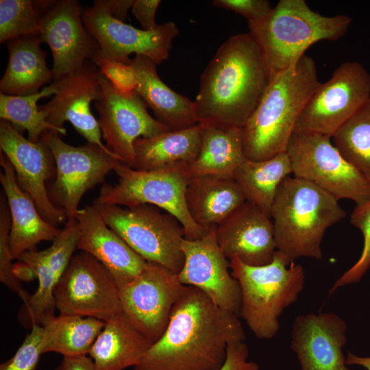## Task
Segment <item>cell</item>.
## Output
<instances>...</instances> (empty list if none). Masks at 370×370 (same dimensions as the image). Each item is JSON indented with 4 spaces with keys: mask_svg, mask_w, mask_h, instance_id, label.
Segmentation results:
<instances>
[{
    "mask_svg": "<svg viewBox=\"0 0 370 370\" xmlns=\"http://www.w3.org/2000/svg\"><path fill=\"white\" fill-rule=\"evenodd\" d=\"M152 345L122 312L108 321L88 353L95 370L136 367Z\"/></svg>",
    "mask_w": 370,
    "mask_h": 370,
    "instance_id": "obj_29",
    "label": "cell"
},
{
    "mask_svg": "<svg viewBox=\"0 0 370 370\" xmlns=\"http://www.w3.org/2000/svg\"><path fill=\"white\" fill-rule=\"evenodd\" d=\"M130 63L136 73V92L151 109L158 121L172 130L187 128L199 123L194 101L164 84L153 61L146 56L135 55Z\"/></svg>",
    "mask_w": 370,
    "mask_h": 370,
    "instance_id": "obj_24",
    "label": "cell"
},
{
    "mask_svg": "<svg viewBox=\"0 0 370 370\" xmlns=\"http://www.w3.org/2000/svg\"><path fill=\"white\" fill-rule=\"evenodd\" d=\"M245 340L239 316L184 285L164 332L134 370H219L229 343Z\"/></svg>",
    "mask_w": 370,
    "mask_h": 370,
    "instance_id": "obj_1",
    "label": "cell"
},
{
    "mask_svg": "<svg viewBox=\"0 0 370 370\" xmlns=\"http://www.w3.org/2000/svg\"><path fill=\"white\" fill-rule=\"evenodd\" d=\"M57 84L53 81L40 92L29 95L14 96L0 92V118L10 123L17 131L28 133V139L38 141L42 134L51 130L62 135L61 132L47 120L46 114L39 109L37 102L42 98L53 95Z\"/></svg>",
    "mask_w": 370,
    "mask_h": 370,
    "instance_id": "obj_32",
    "label": "cell"
},
{
    "mask_svg": "<svg viewBox=\"0 0 370 370\" xmlns=\"http://www.w3.org/2000/svg\"><path fill=\"white\" fill-rule=\"evenodd\" d=\"M271 80L264 56L249 33L231 36L200 77L194 101L200 122L243 127Z\"/></svg>",
    "mask_w": 370,
    "mask_h": 370,
    "instance_id": "obj_2",
    "label": "cell"
},
{
    "mask_svg": "<svg viewBox=\"0 0 370 370\" xmlns=\"http://www.w3.org/2000/svg\"><path fill=\"white\" fill-rule=\"evenodd\" d=\"M92 204L106 224L147 262L159 264L177 274L181 271L185 232L174 216L149 204L130 208Z\"/></svg>",
    "mask_w": 370,
    "mask_h": 370,
    "instance_id": "obj_7",
    "label": "cell"
},
{
    "mask_svg": "<svg viewBox=\"0 0 370 370\" xmlns=\"http://www.w3.org/2000/svg\"><path fill=\"white\" fill-rule=\"evenodd\" d=\"M38 34L29 35L8 42V62L0 80L1 93L23 96L35 94L53 80L52 69L47 64V53Z\"/></svg>",
    "mask_w": 370,
    "mask_h": 370,
    "instance_id": "obj_27",
    "label": "cell"
},
{
    "mask_svg": "<svg viewBox=\"0 0 370 370\" xmlns=\"http://www.w3.org/2000/svg\"><path fill=\"white\" fill-rule=\"evenodd\" d=\"M370 99V74L358 62H345L317 87L294 132L332 137Z\"/></svg>",
    "mask_w": 370,
    "mask_h": 370,
    "instance_id": "obj_11",
    "label": "cell"
},
{
    "mask_svg": "<svg viewBox=\"0 0 370 370\" xmlns=\"http://www.w3.org/2000/svg\"><path fill=\"white\" fill-rule=\"evenodd\" d=\"M286 153L294 177L312 183L338 201L348 199L358 204L370 197V182L342 156L330 137L294 132Z\"/></svg>",
    "mask_w": 370,
    "mask_h": 370,
    "instance_id": "obj_9",
    "label": "cell"
},
{
    "mask_svg": "<svg viewBox=\"0 0 370 370\" xmlns=\"http://www.w3.org/2000/svg\"><path fill=\"white\" fill-rule=\"evenodd\" d=\"M352 22L346 15L326 16L314 12L304 0H280L266 18L248 23V27L271 79L295 64L313 44L343 37Z\"/></svg>",
    "mask_w": 370,
    "mask_h": 370,
    "instance_id": "obj_5",
    "label": "cell"
},
{
    "mask_svg": "<svg viewBox=\"0 0 370 370\" xmlns=\"http://www.w3.org/2000/svg\"><path fill=\"white\" fill-rule=\"evenodd\" d=\"M212 4L238 13L246 18L248 23L266 18L273 10L267 0H214Z\"/></svg>",
    "mask_w": 370,
    "mask_h": 370,
    "instance_id": "obj_41",
    "label": "cell"
},
{
    "mask_svg": "<svg viewBox=\"0 0 370 370\" xmlns=\"http://www.w3.org/2000/svg\"><path fill=\"white\" fill-rule=\"evenodd\" d=\"M40 13L31 0L0 1V42L38 34Z\"/></svg>",
    "mask_w": 370,
    "mask_h": 370,
    "instance_id": "obj_35",
    "label": "cell"
},
{
    "mask_svg": "<svg viewBox=\"0 0 370 370\" xmlns=\"http://www.w3.org/2000/svg\"><path fill=\"white\" fill-rule=\"evenodd\" d=\"M1 151L10 162L20 187L33 199L41 216L56 227L67 220L65 211L51 201L47 182L56 177V164L47 143L25 138L10 123L0 121Z\"/></svg>",
    "mask_w": 370,
    "mask_h": 370,
    "instance_id": "obj_17",
    "label": "cell"
},
{
    "mask_svg": "<svg viewBox=\"0 0 370 370\" xmlns=\"http://www.w3.org/2000/svg\"><path fill=\"white\" fill-rule=\"evenodd\" d=\"M346 216L333 196L306 180L286 177L271 210L277 251L289 262L300 257L317 260L326 230Z\"/></svg>",
    "mask_w": 370,
    "mask_h": 370,
    "instance_id": "obj_4",
    "label": "cell"
},
{
    "mask_svg": "<svg viewBox=\"0 0 370 370\" xmlns=\"http://www.w3.org/2000/svg\"><path fill=\"white\" fill-rule=\"evenodd\" d=\"M11 227V217L5 194L0 196V281L11 291L18 293L25 301L29 295L23 290L18 280L14 273V259L9 245V235Z\"/></svg>",
    "mask_w": 370,
    "mask_h": 370,
    "instance_id": "obj_37",
    "label": "cell"
},
{
    "mask_svg": "<svg viewBox=\"0 0 370 370\" xmlns=\"http://www.w3.org/2000/svg\"><path fill=\"white\" fill-rule=\"evenodd\" d=\"M73 217L77 222V249L99 261L118 286L142 272L147 261L106 224L93 204L79 208Z\"/></svg>",
    "mask_w": 370,
    "mask_h": 370,
    "instance_id": "obj_22",
    "label": "cell"
},
{
    "mask_svg": "<svg viewBox=\"0 0 370 370\" xmlns=\"http://www.w3.org/2000/svg\"><path fill=\"white\" fill-rule=\"evenodd\" d=\"M91 61L97 66L100 74L120 92L127 95L136 92V73L130 62L125 63L99 55H95Z\"/></svg>",
    "mask_w": 370,
    "mask_h": 370,
    "instance_id": "obj_40",
    "label": "cell"
},
{
    "mask_svg": "<svg viewBox=\"0 0 370 370\" xmlns=\"http://www.w3.org/2000/svg\"><path fill=\"white\" fill-rule=\"evenodd\" d=\"M292 172L286 152L271 158L254 161L245 159L234 173L246 201L259 207L271 217V207L282 181Z\"/></svg>",
    "mask_w": 370,
    "mask_h": 370,
    "instance_id": "obj_30",
    "label": "cell"
},
{
    "mask_svg": "<svg viewBox=\"0 0 370 370\" xmlns=\"http://www.w3.org/2000/svg\"><path fill=\"white\" fill-rule=\"evenodd\" d=\"M185 199L190 217L205 230L217 225L246 201L241 187L232 177L217 175L190 177Z\"/></svg>",
    "mask_w": 370,
    "mask_h": 370,
    "instance_id": "obj_26",
    "label": "cell"
},
{
    "mask_svg": "<svg viewBox=\"0 0 370 370\" xmlns=\"http://www.w3.org/2000/svg\"><path fill=\"white\" fill-rule=\"evenodd\" d=\"M271 217L246 201L216 225L217 241L230 260L251 266L270 263L277 251Z\"/></svg>",
    "mask_w": 370,
    "mask_h": 370,
    "instance_id": "obj_20",
    "label": "cell"
},
{
    "mask_svg": "<svg viewBox=\"0 0 370 370\" xmlns=\"http://www.w3.org/2000/svg\"><path fill=\"white\" fill-rule=\"evenodd\" d=\"M347 325L332 312L308 313L295 319L291 348L301 370H352L347 367L343 347Z\"/></svg>",
    "mask_w": 370,
    "mask_h": 370,
    "instance_id": "obj_21",
    "label": "cell"
},
{
    "mask_svg": "<svg viewBox=\"0 0 370 370\" xmlns=\"http://www.w3.org/2000/svg\"><path fill=\"white\" fill-rule=\"evenodd\" d=\"M41 138L51 151L56 169L54 180L47 186L48 195L56 207L65 211L67 217L79 210L84 195L103 183L106 176L122 162L112 152L95 144H67L51 130L45 132Z\"/></svg>",
    "mask_w": 370,
    "mask_h": 370,
    "instance_id": "obj_10",
    "label": "cell"
},
{
    "mask_svg": "<svg viewBox=\"0 0 370 370\" xmlns=\"http://www.w3.org/2000/svg\"><path fill=\"white\" fill-rule=\"evenodd\" d=\"M40 13L38 36L52 53L53 80L71 74L92 60L99 50L86 29L84 8L75 0L37 1Z\"/></svg>",
    "mask_w": 370,
    "mask_h": 370,
    "instance_id": "obj_16",
    "label": "cell"
},
{
    "mask_svg": "<svg viewBox=\"0 0 370 370\" xmlns=\"http://www.w3.org/2000/svg\"><path fill=\"white\" fill-rule=\"evenodd\" d=\"M42 325L33 324L13 356L1 364L0 370H34L42 354Z\"/></svg>",
    "mask_w": 370,
    "mask_h": 370,
    "instance_id": "obj_39",
    "label": "cell"
},
{
    "mask_svg": "<svg viewBox=\"0 0 370 370\" xmlns=\"http://www.w3.org/2000/svg\"><path fill=\"white\" fill-rule=\"evenodd\" d=\"M215 228L210 227L198 239L182 241L184 263L177 276L183 285L199 288L219 307L239 316L241 288L217 241Z\"/></svg>",
    "mask_w": 370,
    "mask_h": 370,
    "instance_id": "obj_18",
    "label": "cell"
},
{
    "mask_svg": "<svg viewBox=\"0 0 370 370\" xmlns=\"http://www.w3.org/2000/svg\"><path fill=\"white\" fill-rule=\"evenodd\" d=\"M346 364L361 366L367 370H370V356H359L348 351L346 357Z\"/></svg>",
    "mask_w": 370,
    "mask_h": 370,
    "instance_id": "obj_46",
    "label": "cell"
},
{
    "mask_svg": "<svg viewBox=\"0 0 370 370\" xmlns=\"http://www.w3.org/2000/svg\"><path fill=\"white\" fill-rule=\"evenodd\" d=\"M103 1L110 15L124 23L128 11L134 3V0H103Z\"/></svg>",
    "mask_w": 370,
    "mask_h": 370,
    "instance_id": "obj_45",
    "label": "cell"
},
{
    "mask_svg": "<svg viewBox=\"0 0 370 370\" xmlns=\"http://www.w3.org/2000/svg\"><path fill=\"white\" fill-rule=\"evenodd\" d=\"M114 171L117 183L103 184L94 203L126 208L140 204L158 207L180 222L188 240L198 239L207 231L193 221L188 211L185 193L190 178L186 171H140L123 162Z\"/></svg>",
    "mask_w": 370,
    "mask_h": 370,
    "instance_id": "obj_8",
    "label": "cell"
},
{
    "mask_svg": "<svg viewBox=\"0 0 370 370\" xmlns=\"http://www.w3.org/2000/svg\"><path fill=\"white\" fill-rule=\"evenodd\" d=\"M319 84L315 62L306 54L270 80L243 127L247 159L261 161L286 152L297 120Z\"/></svg>",
    "mask_w": 370,
    "mask_h": 370,
    "instance_id": "obj_3",
    "label": "cell"
},
{
    "mask_svg": "<svg viewBox=\"0 0 370 370\" xmlns=\"http://www.w3.org/2000/svg\"><path fill=\"white\" fill-rule=\"evenodd\" d=\"M27 264L38 279L36 292L24 301V318L21 319L31 327L33 324L42 325L54 317L56 308L54 290L57 284L56 278L48 263L45 250L29 251L17 258Z\"/></svg>",
    "mask_w": 370,
    "mask_h": 370,
    "instance_id": "obj_34",
    "label": "cell"
},
{
    "mask_svg": "<svg viewBox=\"0 0 370 370\" xmlns=\"http://www.w3.org/2000/svg\"><path fill=\"white\" fill-rule=\"evenodd\" d=\"M231 273L241 292V317L259 338L271 339L280 330L278 318L295 302L303 290V267L276 251L273 260L251 266L237 258L229 260Z\"/></svg>",
    "mask_w": 370,
    "mask_h": 370,
    "instance_id": "obj_6",
    "label": "cell"
},
{
    "mask_svg": "<svg viewBox=\"0 0 370 370\" xmlns=\"http://www.w3.org/2000/svg\"><path fill=\"white\" fill-rule=\"evenodd\" d=\"M184 286L177 273L147 262L138 275L118 286L122 312L153 344L164 332Z\"/></svg>",
    "mask_w": 370,
    "mask_h": 370,
    "instance_id": "obj_14",
    "label": "cell"
},
{
    "mask_svg": "<svg viewBox=\"0 0 370 370\" xmlns=\"http://www.w3.org/2000/svg\"><path fill=\"white\" fill-rule=\"evenodd\" d=\"M54 82L56 92L48 103L39 106L49 123L65 136L63 125L69 121L88 143L112 152L103 143L98 120L90 110V103L99 100L101 92V74L97 66L88 60L76 71Z\"/></svg>",
    "mask_w": 370,
    "mask_h": 370,
    "instance_id": "obj_19",
    "label": "cell"
},
{
    "mask_svg": "<svg viewBox=\"0 0 370 370\" xmlns=\"http://www.w3.org/2000/svg\"><path fill=\"white\" fill-rule=\"evenodd\" d=\"M54 297L60 314L106 322L123 312L114 277L99 261L84 251L73 256L56 286Z\"/></svg>",
    "mask_w": 370,
    "mask_h": 370,
    "instance_id": "obj_12",
    "label": "cell"
},
{
    "mask_svg": "<svg viewBox=\"0 0 370 370\" xmlns=\"http://www.w3.org/2000/svg\"><path fill=\"white\" fill-rule=\"evenodd\" d=\"M249 349L245 341H238L229 343L226 358L219 370H259V366L248 360Z\"/></svg>",
    "mask_w": 370,
    "mask_h": 370,
    "instance_id": "obj_42",
    "label": "cell"
},
{
    "mask_svg": "<svg viewBox=\"0 0 370 370\" xmlns=\"http://www.w3.org/2000/svg\"><path fill=\"white\" fill-rule=\"evenodd\" d=\"M201 143L199 123L153 137L139 138L134 144L135 162L133 168L140 171H186L197 159Z\"/></svg>",
    "mask_w": 370,
    "mask_h": 370,
    "instance_id": "obj_25",
    "label": "cell"
},
{
    "mask_svg": "<svg viewBox=\"0 0 370 370\" xmlns=\"http://www.w3.org/2000/svg\"><path fill=\"white\" fill-rule=\"evenodd\" d=\"M53 370H95L90 356H77L63 357L61 363Z\"/></svg>",
    "mask_w": 370,
    "mask_h": 370,
    "instance_id": "obj_44",
    "label": "cell"
},
{
    "mask_svg": "<svg viewBox=\"0 0 370 370\" xmlns=\"http://www.w3.org/2000/svg\"><path fill=\"white\" fill-rule=\"evenodd\" d=\"M104 325L105 321L91 317L54 316L42 325V354L56 352L64 357L88 355Z\"/></svg>",
    "mask_w": 370,
    "mask_h": 370,
    "instance_id": "obj_31",
    "label": "cell"
},
{
    "mask_svg": "<svg viewBox=\"0 0 370 370\" xmlns=\"http://www.w3.org/2000/svg\"><path fill=\"white\" fill-rule=\"evenodd\" d=\"M0 164V182L11 217L9 245L13 258L17 259L35 250L40 242L53 241L61 230L41 216L33 199L18 185L13 166L1 151Z\"/></svg>",
    "mask_w": 370,
    "mask_h": 370,
    "instance_id": "obj_23",
    "label": "cell"
},
{
    "mask_svg": "<svg viewBox=\"0 0 370 370\" xmlns=\"http://www.w3.org/2000/svg\"><path fill=\"white\" fill-rule=\"evenodd\" d=\"M201 143L199 155L186 171L189 178L201 175L232 177L247 159L243 127L214 122H200Z\"/></svg>",
    "mask_w": 370,
    "mask_h": 370,
    "instance_id": "obj_28",
    "label": "cell"
},
{
    "mask_svg": "<svg viewBox=\"0 0 370 370\" xmlns=\"http://www.w3.org/2000/svg\"><path fill=\"white\" fill-rule=\"evenodd\" d=\"M161 3L160 0H134L132 10L143 29L150 31L158 26L156 14Z\"/></svg>",
    "mask_w": 370,
    "mask_h": 370,
    "instance_id": "obj_43",
    "label": "cell"
},
{
    "mask_svg": "<svg viewBox=\"0 0 370 370\" xmlns=\"http://www.w3.org/2000/svg\"><path fill=\"white\" fill-rule=\"evenodd\" d=\"M331 140L370 182V99L336 131Z\"/></svg>",
    "mask_w": 370,
    "mask_h": 370,
    "instance_id": "obj_33",
    "label": "cell"
},
{
    "mask_svg": "<svg viewBox=\"0 0 370 370\" xmlns=\"http://www.w3.org/2000/svg\"><path fill=\"white\" fill-rule=\"evenodd\" d=\"M82 21L86 29L96 40L95 55L129 63L131 54L142 55L159 64L168 59L179 29L169 21L150 31L136 28L112 17L103 0H96L92 7L84 8Z\"/></svg>",
    "mask_w": 370,
    "mask_h": 370,
    "instance_id": "obj_13",
    "label": "cell"
},
{
    "mask_svg": "<svg viewBox=\"0 0 370 370\" xmlns=\"http://www.w3.org/2000/svg\"><path fill=\"white\" fill-rule=\"evenodd\" d=\"M350 222L363 235L362 253L356 262L334 283L330 293L340 287L359 282L370 268V197L356 204L351 214Z\"/></svg>",
    "mask_w": 370,
    "mask_h": 370,
    "instance_id": "obj_36",
    "label": "cell"
},
{
    "mask_svg": "<svg viewBox=\"0 0 370 370\" xmlns=\"http://www.w3.org/2000/svg\"><path fill=\"white\" fill-rule=\"evenodd\" d=\"M77 249V222L74 217H69L64 228L52 241V245L45 249L48 263L57 283L66 269Z\"/></svg>",
    "mask_w": 370,
    "mask_h": 370,
    "instance_id": "obj_38",
    "label": "cell"
},
{
    "mask_svg": "<svg viewBox=\"0 0 370 370\" xmlns=\"http://www.w3.org/2000/svg\"><path fill=\"white\" fill-rule=\"evenodd\" d=\"M101 92L95 101L98 123L106 146L119 159L134 167V142L139 138L153 137L171 130L153 118L147 106L136 93L124 95L101 75Z\"/></svg>",
    "mask_w": 370,
    "mask_h": 370,
    "instance_id": "obj_15",
    "label": "cell"
}]
</instances>
